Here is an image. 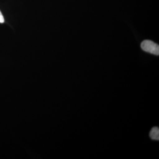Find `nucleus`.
Returning a JSON list of instances; mask_svg holds the SVG:
<instances>
[{
	"label": "nucleus",
	"mask_w": 159,
	"mask_h": 159,
	"mask_svg": "<svg viewBox=\"0 0 159 159\" xmlns=\"http://www.w3.org/2000/svg\"><path fill=\"white\" fill-rule=\"evenodd\" d=\"M141 48L143 51L156 55H159V46L157 44L152 41L145 40L141 45Z\"/></svg>",
	"instance_id": "1"
},
{
	"label": "nucleus",
	"mask_w": 159,
	"mask_h": 159,
	"mask_svg": "<svg viewBox=\"0 0 159 159\" xmlns=\"http://www.w3.org/2000/svg\"><path fill=\"white\" fill-rule=\"evenodd\" d=\"M149 136L152 140H159V129L158 127H154L152 129L149 133Z\"/></svg>",
	"instance_id": "2"
},
{
	"label": "nucleus",
	"mask_w": 159,
	"mask_h": 159,
	"mask_svg": "<svg viewBox=\"0 0 159 159\" xmlns=\"http://www.w3.org/2000/svg\"><path fill=\"white\" fill-rule=\"evenodd\" d=\"M5 21L4 17H3V15L0 11V23H3Z\"/></svg>",
	"instance_id": "3"
}]
</instances>
